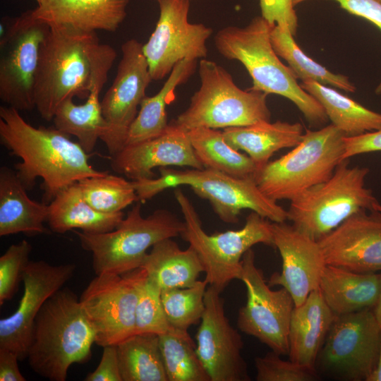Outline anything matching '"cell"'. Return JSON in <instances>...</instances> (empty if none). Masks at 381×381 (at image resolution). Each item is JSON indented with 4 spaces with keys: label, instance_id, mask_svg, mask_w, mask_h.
I'll list each match as a JSON object with an SVG mask.
<instances>
[{
    "label": "cell",
    "instance_id": "obj_20",
    "mask_svg": "<svg viewBox=\"0 0 381 381\" xmlns=\"http://www.w3.org/2000/svg\"><path fill=\"white\" fill-rule=\"evenodd\" d=\"M274 246L281 255V272H274L270 286H281L291 295L295 306L302 304L308 295L319 288L326 266L319 243L284 222H272Z\"/></svg>",
    "mask_w": 381,
    "mask_h": 381
},
{
    "label": "cell",
    "instance_id": "obj_18",
    "mask_svg": "<svg viewBox=\"0 0 381 381\" xmlns=\"http://www.w3.org/2000/svg\"><path fill=\"white\" fill-rule=\"evenodd\" d=\"M73 263L52 265L30 261L23 273V293L16 311L0 320V348L27 358L35 320L44 303L74 274Z\"/></svg>",
    "mask_w": 381,
    "mask_h": 381
},
{
    "label": "cell",
    "instance_id": "obj_33",
    "mask_svg": "<svg viewBox=\"0 0 381 381\" xmlns=\"http://www.w3.org/2000/svg\"><path fill=\"white\" fill-rule=\"evenodd\" d=\"M116 346L122 381H168L159 335L134 334Z\"/></svg>",
    "mask_w": 381,
    "mask_h": 381
},
{
    "label": "cell",
    "instance_id": "obj_35",
    "mask_svg": "<svg viewBox=\"0 0 381 381\" xmlns=\"http://www.w3.org/2000/svg\"><path fill=\"white\" fill-rule=\"evenodd\" d=\"M159 341L168 381H211L188 330L171 327Z\"/></svg>",
    "mask_w": 381,
    "mask_h": 381
},
{
    "label": "cell",
    "instance_id": "obj_9",
    "mask_svg": "<svg viewBox=\"0 0 381 381\" xmlns=\"http://www.w3.org/2000/svg\"><path fill=\"white\" fill-rule=\"evenodd\" d=\"M200 85L188 107L171 123L184 129L244 126L270 121L267 94L234 83L231 75L216 62L202 59L198 66Z\"/></svg>",
    "mask_w": 381,
    "mask_h": 381
},
{
    "label": "cell",
    "instance_id": "obj_36",
    "mask_svg": "<svg viewBox=\"0 0 381 381\" xmlns=\"http://www.w3.org/2000/svg\"><path fill=\"white\" fill-rule=\"evenodd\" d=\"M78 183L86 201L101 212H120L138 201L132 181L108 172L84 178Z\"/></svg>",
    "mask_w": 381,
    "mask_h": 381
},
{
    "label": "cell",
    "instance_id": "obj_2",
    "mask_svg": "<svg viewBox=\"0 0 381 381\" xmlns=\"http://www.w3.org/2000/svg\"><path fill=\"white\" fill-rule=\"evenodd\" d=\"M0 141L12 155L20 157L16 172L27 190L42 178L43 202L49 204L68 186L90 176L107 171L95 169L91 155L77 142L54 127H35L16 109L0 107Z\"/></svg>",
    "mask_w": 381,
    "mask_h": 381
},
{
    "label": "cell",
    "instance_id": "obj_21",
    "mask_svg": "<svg viewBox=\"0 0 381 381\" xmlns=\"http://www.w3.org/2000/svg\"><path fill=\"white\" fill-rule=\"evenodd\" d=\"M111 169L132 181L154 178L155 168L169 166L205 169L194 152L188 131L173 123L161 135L125 145L111 157Z\"/></svg>",
    "mask_w": 381,
    "mask_h": 381
},
{
    "label": "cell",
    "instance_id": "obj_30",
    "mask_svg": "<svg viewBox=\"0 0 381 381\" xmlns=\"http://www.w3.org/2000/svg\"><path fill=\"white\" fill-rule=\"evenodd\" d=\"M300 85L317 99L332 124L346 137L381 129V114L365 107L327 85L316 82H301Z\"/></svg>",
    "mask_w": 381,
    "mask_h": 381
},
{
    "label": "cell",
    "instance_id": "obj_15",
    "mask_svg": "<svg viewBox=\"0 0 381 381\" xmlns=\"http://www.w3.org/2000/svg\"><path fill=\"white\" fill-rule=\"evenodd\" d=\"M159 16L147 42L143 44L152 80H159L171 72L180 61L205 59L206 45L212 30L202 23L188 22L189 0L158 1Z\"/></svg>",
    "mask_w": 381,
    "mask_h": 381
},
{
    "label": "cell",
    "instance_id": "obj_28",
    "mask_svg": "<svg viewBox=\"0 0 381 381\" xmlns=\"http://www.w3.org/2000/svg\"><path fill=\"white\" fill-rule=\"evenodd\" d=\"M147 277L162 290L194 285L205 268L195 250H181L172 238L155 244L140 266Z\"/></svg>",
    "mask_w": 381,
    "mask_h": 381
},
{
    "label": "cell",
    "instance_id": "obj_1",
    "mask_svg": "<svg viewBox=\"0 0 381 381\" xmlns=\"http://www.w3.org/2000/svg\"><path fill=\"white\" fill-rule=\"evenodd\" d=\"M116 55L111 46L99 42L96 32L49 26L35 82V108L41 117L52 121L65 99L87 98L95 84L104 85Z\"/></svg>",
    "mask_w": 381,
    "mask_h": 381
},
{
    "label": "cell",
    "instance_id": "obj_8",
    "mask_svg": "<svg viewBox=\"0 0 381 381\" xmlns=\"http://www.w3.org/2000/svg\"><path fill=\"white\" fill-rule=\"evenodd\" d=\"M141 203L138 201L111 231L90 234L73 230L82 248L91 253L96 274H122L140 268L150 248L160 241L181 235L184 221L165 209L143 217Z\"/></svg>",
    "mask_w": 381,
    "mask_h": 381
},
{
    "label": "cell",
    "instance_id": "obj_39",
    "mask_svg": "<svg viewBox=\"0 0 381 381\" xmlns=\"http://www.w3.org/2000/svg\"><path fill=\"white\" fill-rule=\"evenodd\" d=\"M26 240L11 245L0 257V305L16 294L32 251Z\"/></svg>",
    "mask_w": 381,
    "mask_h": 381
},
{
    "label": "cell",
    "instance_id": "obj_3",
    "mask_svg": "<svg viewBox=\"0 0 381 381\" xmlns=\"http://www.w3.org/2000/svg\"><path fill=\"white\" fill-rule=\"evenodd\" d=\"M272 28L262 16L255 17L243 28L226 26L214 36L216 49L226 59L243 64L252 78L250 90L284 97L312 126H323L328 120L324 109L279 59L271 42Z\"/></svg>",
    "mask_w": 381,
    "mask_h": 381
},
{
    "label": "cell",
    "instance_id": "obj_7",
    "mask_svg": "<svg viewBox=\"0 0 381 381\" xmlns=\"http://www.w3.org/2000/svg\"><path fill=\"white\" fill-rule=\"evenodd\" d=\"M344 134L333 124L307 129L300 143L279 158L269 161L255 175L260 190L277 202L291 200L328 180L344 161Z\"/></svg>",
    "mask_w": 381,
    "mask_h": 381
},
{
    "label": "cell",
    "instance_id": "obj_51",
    "mask_svg": "<svg viewBox=\"0 0 381 381\" xmlns=\"http://www.w3.org/2000/svg\"><path fill=\"white\" fill-rule=\"evenodd\" d=\"M157 1H162V0H157ZM190 1V0H189Z\"/></svg>",
    "mask_w": 381,
    "mask_h": 381
},
{
    "label": "cell",
    "instance_id": "obj_38",
    "mask_svg": "<svg viewBox=\"0 0 381 381\" xmlns=\"http://www.w3.org/2000/svg\"><path fill=\"white\" fill-rule=\"evenodd\" d=\"M162 290L147 277L140 286L135 312V334L160 335L171 327L162 302Z\"/></svg>",
    "mask_w": 381,
    "mask_h": 381
},
{
    "label": "cell",
    "instance_id": "obj_22",
    "mask_svg": "<svg viewBox=\"0 0 381 381\" xmlns=\"http://www.w3.org/2000/svg\"><path fill=\"white\" fill-rule=\"evenodd\" d=\"M130 0H40L32 18L49 26L115 32L126 17Z\"/></svg>",
    "mask_w": 381,
    "mask_h": 381
},
{
    "label": "cell",
    "instance_id": "obj_48",
    "mask_svg": "<svg viewBox=\"0 0 381 381\" xmlns=\"http://www.w3.org/2000/svg\"><path fill=\"white\" fill-rule=\"evenodd\" d=\"M375 210L381 212V205L379 202L375 205Z\"/></svg>",
    "mask_w": 381,
    "mask_h": 381
},
{
    "label": "cell",
    "instance_id": "obj_49",
    "mask_svg": "<svg viewBox=\"0 0 381 381\" xmlns=\"http://www.w3.org/2000/svg\"><path fill=\"white\" fill-rule=\"evenodd\" d=\"M377 92H381V83H380V85H378L377 88Z\"/></svg>",
    "mask_w": 381,
    "mask_h": 381
},
{
    "label": "cell",
    "instance_id": "obj_13",
    "mask_svg": "<svg viewBox=\"0 0 381 381\" xmlns=\"http://www.w3.org/2000/svg\"><path fill=\"white\" fill-rule=\"evenodd\" d=\"M49 29L30 10L8 24L0 41V99L6 106L19 111L35 108L40 49Z\"/></svg>",
    "mask_w": 381,
    "mask_h": 381
},
{
    "label": "cell",
    "instance_id": "obj_43",
    "mask_svg": "<svg viewBox=\"0 0 381 381\" xmlns=\"http://www.w3.org/2000/svg\"><path fill=\"white\" fill-rule=\"evenodd\" d=\"M307 0H293L296 6ZM349 13L363 18L381 31V2L379 0H334Z\"/></svg>",
    "mask_w": 381,
    "mask_h": 381
},
{
    "label": "cell",
    "instance_id": "obj_25",
    "mask_svg": "<svg viewBox=\"0 0 381 381\" xmlns=\"http://www.w3.org/2000/svg\"><path fill=\"white\" fill-rule=\"evenodd\" d=\"M49 205L30 199L27 190L12 169H0V236L18 233L49 234L47 222Z\"/></svg>",
    "mask_w": 381,
    "mask_h": 381
},
{
    "label": "cell",
    "instance_id": "obj_41",
    "mask_svg": "<svg viewBox=\"0 0 381 381\" xmlns=\"http://www.w3.org/2000/svg\"><path fill=\"white\" fill-rule=\"evenodd\" d=\"M262 17L272 26L290 30L294 35L298 27V18L293 0H260Z\"/></svg>",
    "mask_w": 381,
    "mask_h": 381
},
{
    "label": "cell",
    "instance_id": "obj_47",
    "mask_svg": "<svg viewBox=\"0 0 381 381\" xmlns=\"http://www.w3.org/2000/svg\"><path fill=\"white\" fill-rule=\"evenodd\" d=\"M374 312L378 322H380L381 325V290H380V297L377 301V303L374 307Z\"/></svg>",
    "mask_w": 381,
    "mask_h": 381
},
{
    "label": "cell",
    "instance_id": "obj_14",
    "mask_svg": "<svg viewBox=\"0 0 381 381\" xmlns=\"http://www.w3.org/2000/svg\"><path fill=\"white\" fill-rule=\"evenodd\" d=\"M242 265L240 280L245 284L247 300L238 311V329L280 356L288 354L289 325L295 307L291 295L283 287L270 289L255 265L252 249L243 255Z\"/></svg>",
    "mask_w": 381,
    "mask_h": 381
},
{
    "label": "cell",
    "instance_id": "obj_6",
    "mask_svg": "<svg viewBox=\"0 0 381 381\" xmlns=\"http://www.w3.org/2000/svg\"><path fill=\"white\" fill-rule=\"evenodd\" d=\"M367 167L340 162L327 181L310 187L290 200L287 220L301 233L318 241L353 214L375 210L378 202L365 188Z\"/></svg>",
    "mask_w": 381,
    "mask_h": 381
},
{
    "label": "cell",
    "instance_id": "obj_46",
    "mask_svg": "<svg viewBox=\"0 0 381 381\" xmlns=\"http://www.w3.org/2000/svg\"><path fill=\"white\" fill-rule=\"evenodd\" d=\"M368 381H381V335L377 364L375 371L369 378Z\"/></svg>",
    "mask_w": 381,
    "mask_h": 381
},
{
    "label": "cell",
    "instance_id": "obj_29",
    "mask_svg": "<svg viewBox=\"0 0 381 381\" xmlns=\"http://www.w3.org/2000/svg\"><path fill=\"white\" fill-rule=\"evenodd\" d=\"M196 67L197 60L185 59L180 61L169 74L159 91L154 96L143 98L138 115L128 131L125 145L152 139L167 130L169 124L167 105L173 97L176 87L187 82Z\"/></svg>",
    "mask_w": 381,
    "mask_h": 381
},
{
    "label": "cell",
    "instance_id": "obj_19",
    "mask_svg": "<svg viewBox=\"0 0 381 381\" xmlns=\"http://www.w3.org/2000/svg\"><path fill=\"white\" fill-rule=\"evenodd\" d=\"M361 210L318 241L327 265L359 273L381 270V212Z\"/></svg>",
    "mask_w": 381,
    "mask_h": 381
},
{
    "label": "cell",
    "instance_id": "obj_40",
    "mask_svg": "<svg viewBox=\"0 0 381 381\" xmlns=\"http://www.w3.org/2000/svg\"><path fill=\"white\" fill-rule=\"evenodd\" d=\"M273 351L255 359L258 381H312L319 377L316 370L282 360Z\"/></svg>",
    "mask_w": 381,
    "mask_h": 381
},
{
    "label": "cell",
    "instance_id": "obj_5",
    "mask_svg": "<svg viewBox=\"0 0 381 381\" xmlns=\"http://www.w3.org/2000/svg\"><path fill=\"white\" fill-rule=\"evenodd\" d=\"M159 171L158 178L132 181L138 201L143 202L167 188L183 185L208 200L224 222H238V215L244 209L272 222L287 220V211L260 190L254 177H235L209 169L176 170L160 167Z\"/></svg>",
    "mask_w": 381,
    "mask_h": 381
},
{
    "label": "cell",
    "instance_id": "obj_11",
    "mask_svg": "<svg viewBox=\"0 0 381 381\" xmlns=\"http://www.w3.org/2000/svg\"><path fill=\"white\" fill-rule=\"evenodd\" d=\"M381 325L374 310L336 315L318 356L317 373L348 381H368L379 356Z\"/></svg>",
    "mask_w": 381,
    "mask_h": 381
},
{
    "label": "cell",
    "instance_id": "obj_4",
    "mask_svg": "<svg viewBox=\"0 0 381 381\" xmlns=\"http://www.w3.org/2000/svg\"><path fill=\"white\" fill-rule=\"evenodd\" d=\"M95 333L80 302L62 288L43 305L34 322L27 359L30 368L51 381H65L74 363L87 362Z\"/></svg>",
    "mask_w": 381,
    "mask_h": 381
},
{
    "label": "cell",
    "instance_id": "obj_12",
    "mask_svg": "<svg viewBox=\"0 0 381 381\" xmlns=\"http://www.w3.org/2000/svg\"><path fill=\"white\" fill-rule=\"evenodd\" d=\"M96 275L79 300L94 331L95 344L117 345L135 334L138 291L147 274L140 267L122 274Z\"/></svg>",
    "mask_w": 381,
    "mask_h": 381
},
{
    "label": "cell",
    "instance_id": "obj_23",
    "mask_svg": "<svg viewBox=\"0 0 381 381\" xmlns=\"http://www.w3.org/2000/svg\"><path fill=\"white\" fill-rule=\"evenodd\" d=\"M335 316L319 288L295 306L289 330V360L316 370L318 356Z\"/></svg>",
    "mask_w": 381,
    "mask_h": 381
},
{
    "label": "cell",
    "instance_id": "obj_32",
    "mask_svg": "<svg viewBox=\"0 0 381 381\" xmlns=\"http://www.w3.org/2000/svg\"><path fill=\"white\" fill-rule=\"evenodd\" d=\"M196 157L205 169L239 177H255L258 169L247 155L231 147L222 131L205 127L188 131Z\"/></svg>",
    "mask_w": 381,
    "mask_h": 381
},
{
    "label": "cell",
    "instance_id": "obj_24",
    "mask_svg": "<svg viewBox=\"0 0 381 381\" xmlns=\"http://www.w3.org/2000/svg\"><path fill=\"white\" fill-rule=\"evenodd\" d=\"M319 289L335 315L373 308L380 294L381 274L359 273L326 265Z\"/></svg>",
    "mask_w": 381,
    "mask_h": 381
},
{
    "label": "cell",
    "instance_id": "obj_37",
    "mask_svg": "<svg viewBox=\"0 0 381 381\" xmlns=\"http://www.w3.org/2000/svg\"><path fill=\"white\" fill-rule=\"evenodd\" d=\"M208 283L204 279L190 287L162 291L163 308L171 327L188 330L200 321L205 311V294Z\"/></svg>",
    "mask_w": 381,
    "mask_h": 381
},
{
    "label": "cell",
    "instance_id": "obj_31",
    "mask_svg": "<svg viewBox=\"0 0 381 381\" xmlns=\"http://www.w3.org/2000/svg\"><path fill=\"white\" fill-rule=\"evenodd\" d=\"M103 87L102 84H95L84 104H75L73 97L67 98L59 106L52 119L56 128L76 137L78 143L88 154L94 150L106 128L99 101Z\"/></svg>",
    "mask_w": 381,
    "mask_h": 381
},
{
    "label": "cell",
    "instance_id": "obj_17",
    "mask_svg": "<svg viewBox=\"0 0 381 381\" xmlns=\"http://www.w3.org/2000/svg\"><path fill=\"white\" fill-rule=\"evenodd\" d=\"M221 293L212 286L207 288L205 308L195 336L196 351L211 381H248L243 341L226 317Z\"/></svg>",
    "mask_w": 381,
    "mask_h": 381
},
{
    "label": "cell",
    "instance_id": "obj_26",
    "mask_svg": "<svg viewBox=\"0 0 381 381\" xmlns=\"http://www.w3.org/2000/svg\"><path fill=\"white\" fill-rule=\"evenodd\" d=\"M222 133L226 142L234 149L245 152L258 170L270 161L274 152L297 145L304 133L300 123L281 121L273 123L262 121L226 128Z\"/></svg>",
    "mask_w": 381,
    "mask_h": 381
},
{
    "label": "cell",
    "instance_id": "obj_52",
    "mask_svg": "<svg viewBox=\"0 0 381 381\" xmlns=\"http://www.w3.org/2000/svg\"><path fill=\"white\" fill-rule=\"evenodd\" d=\"M381 2V0H379Z\"/></svg>",
    "mask_w": 381,
    "mask_h": 381
},
{
    "label": "cell",
    "instance_id": "obj_44",
    "mask_svg": "<svg viewBox=\"0 0 381 381\" xmlns=\"http://www.w3.org/2000/svg\"><path fill=\"white\" fill-rule=\"evenodd\" d=\"M381 151V129L344 138L343 159L353 156Z\"/></svg>",
    "mask_w": 381,
    "mask_h": 381
},
{
    "label": "cell",
    "instance_id": "obj_42",
    "mask_svg": "<svg viewBox=\"0 0 381 381\" xmlns=\"http://www.w3.org/2000/svg\"><path fill=\"white\" fill-rule=\"evenodd\" d=\"M85 381H122L116 345L103 347L100 362L96 369L88 373Z\"/></svg>",
    "mask_w": 381,
    "mask_h": 381
},
{
    "label": "cell",
    "instance_id": "obj_45",
    "mask_svg": "<svg viewBox=\"0 0 381 381\" xmlns=\"http://www.w3.org/2000/svg\"><path fill=\"white\" fill-rule=\"evenodd\" d=\"M18 356L6 349L0 348V380L1 381H25L21 374L18 361Z\"/></svg>",
    "mask_w": 381,
    "mask_h": 381
},
{
    "label": "cell",
    "instance_id": "obj_10",
    "mask_svg": "<svg viewBox=\"0 0 381 381\" xmlns=\"http://www.w3.org/2000/svg\"><path fill=\"white\" fill-rule=\"evenodd\" d=\"M185 229L181 236L198 255L205 272V279L220 292L234 279H241L243 255L258 243L274 246L272 223L258 213H250L244 226L207 234L190 200L181 189L174 191Z\"/></svg>",
    "mask_w": 381,
    "mask_h": 381
},
{
    "label": "cell",
    "instance_id": "obj_16",
    "mask_svg": "<svg viewBox=\"0 0 381 381\" xmlns=\"http://www.w3.org/2000/svg\"><path fill=\"white\" fill-rule=\"evenodd\" d=\"M143 44L131 39L121 45V58L116 76L101 100L106 128L100 140L106 145L111 157L124 147L138 107L152 81Z\"/></svg>",
    "mask_w": 381,
    "mask_h": 381
},
{
    "label": "cell",
    "instance_id": "obj_34",
    "mask_svg": "<svg viewBox=\"0 0 381 381\" xmlns=\"http://www.w3.org/2000/svg\"><path fill=\"white\" fill-rule=\"evenodd\" d=\"M270 39L276 54L287 61L297 79L302 82H316L349 92L356 90L347 76L334 73L308 56L296 44L290 30L274 26Z\"/></svg>",
    "mask_w": 381,
    "mask_h": 381
},
{
    "label": "cell",
    "instance_id": "obj_50",
    "mask_svg": "<svg viewBox=\"0 0 381 381\" xmlns=\"http://www.w3.org/2000/svg\"><path fill=\"white\" fill-rule=\"evenodd\" d=\"M37 3H38L40 1V0H35Z\"/></svg>",
    "mask_w": 381,
    "mask_h": 381
},
{
    "label": "cell",
    "instance_id": "obj_27",
    "mask_svg": "<svg viewBox=\"0 0 381 381\" xmlns=\"http://www.w3.org/2000/svg\"><path fill=\"white\" fill-rule=\"evenodd\" d=\"M48 205L47 222L49 229L58 234L75 229L90 234L106 233L115 229L124 217L122 212L104 213L94 209L78 182L60 191Z\"/></svg>",
    "mask_w": 381,
    "mask_h": 381
}]
</instances>
